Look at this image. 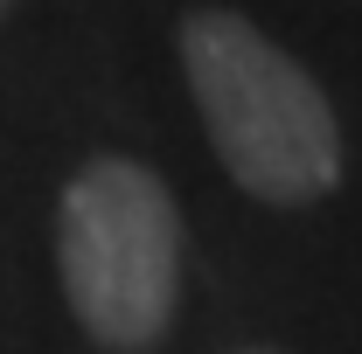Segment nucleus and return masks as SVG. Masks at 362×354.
<instances>
[{
  "label": "nucleus",
  "mask_w": 362,
  "mask_h": 354,
  "mask_svg": "<svg viewBox=\"0 0 362 354\" xmlns=\"http://www.w3.org/2000/svg\"><path fill=\"white\" fill-rule=\"evenodd\" d=\"M0 14H7V0H0Z\"/></svg>",
  "instance_id": "7ed1b4c3"
},
{
  "label": "nucleus",
  "mask_w": 362,
  "mask_h": 354,
  "mask_svg": "<svg viewBox=\"0 0 362 354\" xmlns=\"http://www.w3.org/2000/svg\"><path fill=\"white\" fill-rule=\"evenodd\" d=\"M181 77L230 181L265 209H307L341 181V126L320 84L230 7L181 21Z\"/></svg>",
  "instance_id": "f257e3e1"
},
{
  "label": "nucleus",
  "mask_w": 362,
  "mask_h": 354,
  "mask_svg": "<svg viewBox=\"0 0 362 354\" xmlns=\"http://www.w3.org/2000/svg\"><path fill=\"white\" fill-rule=\"evenodd\" d=\"M63 299L98 348L146 354L181 306V209L175 188L126 153H98L56 209Z\"/></svg>",
  "instance_id": "f03ea898"
}]
</instances>
